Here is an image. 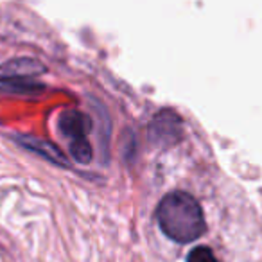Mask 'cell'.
<instances>
[{"mask_svg": "<svg viewBox=\"0 0 262 262\" xmlns=\"http://www.w3.org/2000/svg\"><path fill=\"white\" fill-rule=\"evenodd\" d=\"M16 139H18V144H22L24 147H27V149L33 151V153L43 157L45 160L52 162V164H56V165H61V167L69 165V162H67L65 155L61 153V149H59L58 146H54L52 142L36 139V137H27V135H20V137H16Z\"/></svg>", "mask_w": 262, "mask_h": 262, "instance_id": "5b68a950", "label": "cell"}, {"mask_svg": "<svg viewBox=\"0 0 262 262\" xmlns=\"http://www.w3.org/2000/svg\"><path fill=\"white\" fill-rule=\"evenodd\" d=\"M187 262H219V260L208 246H196L194 250L189 251Z\"/></svg>", "mask_w": 262, "mask_h": 262, "instance_id": "8992f818", "label": "cell"}, {"mask_svg": "<svg viewBox=\"0 0 262 262\" xmlns=\"http://www.w3.org/2000/svg\"><path fill=\"white\" fill-rule=\"evenodd\" d=\"M92 129V119L83 112L69 110L59 117V131L69 140L70 155L79 164H88L92 160V146L88 142V133Z\"/></svg>", "mask_w": 262, "mask_h": 262, "instance_id": "7a4b0ae2", "label": "cell"}, {"mask_svg": "<svg viewBox=\"0 0 262 262\" xmlns=\"http://www.w3.org/2000/svg\"><path fill=\"white\" fill-rule=\"evenodd\" d=\"M45 72V67L38 59L33 58H16L9 59L4 65H0V83L16 84L26 83L33 77Z\"/></svg>", "mask_w": 262, "mask_h": 262, "instance_id": "3957f363", "label": "cell"}, {"mask_svg": "<svg viewBox=\"0 0 262 262\" xmlns=\"http://www.w3.org/2000/svg\"><path fill=\"white\" fill-rule=\"evenodd\" d=\"M157 221L167 239L178 244H189L200 239L207 230L201 205L196 198L183 190L171 192L157 208Z\"/></svg>", "mask_w": 262, "mask_h": 262, "instance_id": "6da1fadb", "label": "cell"}, {"mask_svg": "<svg viewBox=\"0 0 262 262\" xmlns=\"http://www.w3.org/2000/svg\"><path fill=\"white\" fill-rule=\"evenodd\" d=\"M149 135L155 144H174L182 135V120L172 112H160L149 126Z\"/></svg>", "mask_w": 262, "mask_h": 262, "instance_id": "277c9868", "label": "cell"}]
</instances>
